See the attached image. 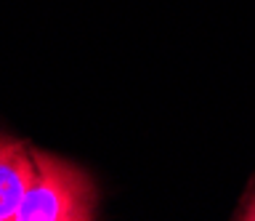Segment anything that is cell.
Returning <instances> with one entry per match:
<instances>
[{
    "label": "cell",
    "mask_w": 255,
    "mask_h": 221,
    "mask_svg": "<svg viewBox=\"0 0 255 221\" xmlns=\"http://www.w3.org/2000/svg\"><path fill=\"white\" fill-rule=\"evenodd\" d=\"M99 189L83 168L43 149H32V179L13 221H91Z\"/></svg>",
    "instance_id": "6da1fadb"
},
{
    "label": "cell",
    "mask_w": 255,
    "mask_h": 221,
    "mask_svg": "<svg viewBox=\"0 0 255 221\" xmlns=\"http://www.w3.org/2000/svg\"><path fill=\"white\" fill-rule=\"evenodd\" d=\"M32 179V147L0 136V221H13L21 195Z\"/></svg>",
    "instance_id": "7a4b0ae2"
},
{
    "label": "cell",
    "mask_w": 255,
    "mask_h": 221,
    "mask_svg": "<svg viewBox=\"0 0 255 221\" xmlns=\"http://www.w3.org/2000/svg\"><path fill=\"white\" fill-rule=\"evenodd\" d=\"M239 219H245V221H255V192H253V197H250V203L245 205V211H242V216Z\"/></svg>",
    "instance_id": "3957f363"
}]
</instances>
